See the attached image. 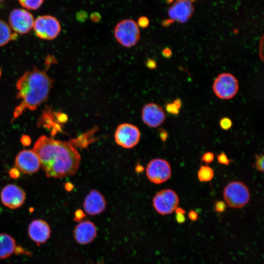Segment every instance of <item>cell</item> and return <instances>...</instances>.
Instances as JSON below:
<instances>
[{"label":"cell","instance_id":"36","mask_svg":"<svg viewBox=\"0 0 264 264\" xmlns=\"http://www.w3.org/2000/svg\"><path fill=\"white\" fill-rule=\"evenodd\" d=\"M159 131H160L159 135H160V137L161 139L163 141H165L168 137V133L167 132V131H166L165 130L162 129H160Z\"/></svg>","mask_w":264,"mask_h":264},{"label":"cell","instance_id":"7","mask_svg":"<svg viewBox=\"0 0 264 264\" xmlns=\"http://www.w3.org/2000/svg\"><path fill=\"white\" fill-rule=\"evenodd\" d=\"M179 198L175 191L170 189L158 192L153 199V204L157 213L163 215L172 213L177 208Z\"/></svg>","mask_w":264,"mask_h":264},{"label":"cell","instance_id":"22","mask_svg":"<svg viewBox=\"0 0 264 264\" xmlns=\"http://www.w3.org/2000/svg\"><path fill=\"white\" fill-rule=\"evenodd\" d=\"M181 105V101L177 99L175 100L173 102L167 104L165 106L166 110L167 112L171 114L177 115Z\"/></svg>","mask_w":264,"mask_h":264},{"label":"cell","instance_id":"8","mask_svg":"<svg viewBox=\"0 0 264 264\" xmlns=\"http://www.w3.org/2000/svg\"><path fill=\"white\" fill-rule=\"evenodd\" d=\"M8 21L9 26L16 33L25 34L33 27L34 19L29 11L17 8L10 12Z\"/></svg>","mask_w":264,"mask_h":264},{"label":"cell","instance_id":"37","mask_svg":"<svg viewBox=\"0 0 264 264\" xmlns=\"http://www.w3.org/2000/svg\"><path fill=\"white\" fill-rule=\"evenodd\" d=\"M84 214L82 210H78L76 211L75 213L74 220H80L84 217Z\"/></svg>","mask_w":264,"mask_h":264},{"label":"cell","instance_id":"12","mask_svg":"<svg viewBox=\"0 0 264 264\" xmlns=\"http://www.w3.org/2000/svg\"><path fill=\"white\" fill-rule=\"evenodd\" d=\"M26 198L25 192L15 184H9L2 190L0 198L5 206L12 209L21 207L24 202Z\"/></svg>","mask_w":264,"mask_h":264},{"label":"cell","instance_id":"14","mask_svg":"<svg viewBox=\"0 0 264 264\" xmlns=\"http://www.w3.org/2000/svg\"><path fill=\"white\" fill-rule=\"evenodd\" d=\"M194 11L192 2L188 0L176 1L168 10V15L173 21L183 23L191 17Z\"/></svg>","mask_w":264,"mask_h":264},{"label":"cell","instance_id":"39","mask_svg":"<svg viewBox=\"0 0 264 264\" xmlns=\"http://www.w3.org/2000/svg\"><path fill=\"white\" fill-rule=\"evenodd\" d=\"M65 188L67 191H69L73 188V185L71 183L68 182L66 184Z\"/></svg>","mask_w":264,"mask_h":264},{"label":"cell","instance_id":"32","mask_svg":"<svg viewBox=\"0 0 264 264\" xmlns=\"http://www.w3.org/2000/svg\"><path fill=\"white\" fill-rule=\"evenodd\" d=\"M22 144L24 146H28L31 143V139L27 135H23L21 139Z\"/></svg>","mask_w":264,"mask_h":264},{"label":"cell","instance_id":"27","mask_svg":"<svg viewBox=\"0 0 264 264\" xmlns=\"http://www.w3.org/2000/svg\"><path fill=\"white\" fill-rule=\"evenodd\" d=\"M214 159V154L210 152H207L204 153L201 157V160L207 163L212 162Z\"/></svg>","mask_w":264,"mask_h":264},{"label":"cell","instance_id":"40","mask_svg":"<svg viewBox=\"0 0 264 264\" xmlns=\"http://www.w3.org/2000/svg\"><path fill=\"white\" fill-rule=\"evenodd\" d=\"M173 0H175V1H178V0H188V1H195L196 0H169V1L170 2H172V1Z\"/></svg>","mask_w":264,"mask_h":264},{"label":"cell","instance_id":"4","mask_svg":"<svg viewBox=\"0 0 264 264\" xmlns=\"http://www.w3.org/2000/svg\"><path fill=\"white\" fill-rule=\"evenodd\" d=\"M140 33L137 23L130 19L120 21L114 29L116 41L126 47H130L136 44L140 38Z\"/></svg>","mask_w":264,"mask_h":264},{"label":"cell","instance_id":"13","mask_svg":"<svg viewBox=\"0 0 264 264\" xmlns=\"http://www.w3.org/2000/svg\"><path fill=\"white\" fill-rule=\"evenodd\" d=\"M141 114L144 123L151 128L160 126L166 119L163 109L155 103H151L145 105L142 108Z\"/></svg>","mask_w":264,"mask_h":264},{"label":"cell","instance_id":"6","mask_svg":"<svg viewBox=\"0 0 264 264\" xmlns=\"http://www.w3.org/2000/svg\"><path fill=\"white\" fill-rule=\"evenodd\" d=\"M33 28L38 37L47 40L56 38L61 30L59 21L55 17L50 15L38 17L34 20Z\"/></svg>","mask_w":264,"mask_h":264},{"label":"cell","instance_id":"2","mask_svg":"<svg viewBox=\"0 0 264 264\" xmlns=\"http://www.w3.org/2000/svg\"><path fill=\"white\" fill-rule=\"evenodd\" d=\"M54 63H56L55 57L48 55L45 58L43 69L34 66L18 79L16 85V98L20 100V103L14 110L12 120L27 110H36L47 100L54 82L47 72Z\"/></svg>","mask_w":264,"mask_h":264},{"label":"cell","instance_id":"38","mask_svg":"<svg viewBox=\"0 0 264 264\" xmlns=\"http://www.w3.org/2000/svg\"><path fill=\"white\" fill-rule=\"evenodd\" d=\"M176 214H184L185 211L181 207H177L175 210Z\"/></svg>","mask_w":264,"mask_h":264},{"label":"cell","instance_id":"19","mask_svg":"<svg viewBox=\"0 0 264 264\" xmlns=\"http://www.w3.org/2000/svg\"><path fill=\"white\" fill-rule=\"evenodd\" d=\"M17 37V34L12 32L9 25L4 21L0 20V46L6 45Z\"/></svg>","mask_w":264,"mask_h":264},{"label":"cell","instance_id":"33","mask_svg":"<svg viewBox=\"0 0 264 264\" xmlns=\"http://www.w3.org/2000/svg\"><path fill=\"white\" fill-rule=\"evenodd\" d=\"M162 54L164 57L168 58L171 57L172 51L170 48L165 47L162 50Z\"/></svg>","mask_w":264,"mask_h":264},{"label":"cell","instance_id":"41","mask_svg":"<svg viewBox=\"0 0 264 264\" xmlns=\"http://www.w3.org/2000/svg\"><path fill=\"white\" fill-rule=\"evenodd\" d=\"M5 0H0V4L3 2Z\"/></svg>","mask_w":264,"mask_h":264},{"label":"cell","instance_id":"15","mask_svg":"<svg viewBox=\"0 0 264 264\" xmlns=\"http://www.w3.org/2000/svg\"><path fill=\"white\" fill-rule=\"evenodd\" d=\"M106 201L102 194L96 190H92L86 197L84 202L85 211L89 215H95L105 210Z\"/></svg>","mask_w":264,"mask_h":264},{"label":"cell","instance_id":"24","mask_svg":"<svg viewBox=\"0 0 264 264\" xmlns=\"http://www.w3.org/2000/svg\"><path fill=\"white\" fill-rule=\"evenodd\" d=\"M264 157L263 154L257 155L254 165L256 169L262 172H264Z\"/></svg>","mask_w":264,"mask_h":264},{"label":"cell","instance_id":"20","mask_svg":"<svg viewBox=\"0 0 264 264\" xmlns=\"http://www.w3.org/2000/svg\"><path fill=\"white\" fill-rule=\"evenodd\" d=\"M214 176L213 169L208 166H201L198 170V177L200 182L210 181Z\"/></svg>","mask_w":264,"mask_h":264},{"label":"cell","instance_id":"31","mask_svg":"<svg viewBox=\"0 0 264 264\" xmlns=\"http://www.w3.org/2000/svg\"><path fill=\"white\" fill-rule=\"evenodd\" d=\"M145 65L149 69H154L157 66L155 61L153 59H148L145 62Z\"/></svg>","mask_w":264,"mask_h":264},{"label":"cell","instance_id":"34","mask_svg":"<svg viewBox=\"0 0 264 264\" xmlns=\"http://www.w3.org/2000/svg\"><path fill=\"white\" fill-rule=\"evenodd\" d=\"M188 217L192 221H196L198 219V215L196 211L191 210L188 213Z\"/></svg>","mask_w":264,"mask_h":264},{"label":"cell","instance_id":"17","mask_svg":"<svg viewBox=\"0 0 264 264\" xmlns=\"http://www.w3.org/2000/svg\"><path fill=\"white\" fill-rule=\"evenodd\" d=\"M96 235V228L94 224L89 221L79 223L74 230V237L81 244H87L94 239Z\"/></svg>","mask_w":264,"mask_h":264},{"label":"cell","instance_id":"10","mask_svg":"<svg viewBox=\"0 0 264 264\" xmlns=\"http://www.w3.org/2000/svg\"><path fill=\"white\" fill-rule=\"evenodd\" d=\"M172 174L169 162L163 159L156 158L151 160L146 168V175L153 183L160 184L168 180Z\"/></svg>","mask_w":264,"mask_h":264},{"label":"cell","instance_id":"18","mask_svg":"<svg viewBox=\"0 0 264 264\" xmlns=\"http://www.w3.org/2000/svg\"><path fill=\"white\" fill-rule=\"evenodd\" d=\"M16 242L10 235L0 234V259L9 257L16 249Z\"/></svg>","mask_w":264,"mask_h":264},{"label":"cell","instance_id":"11","mask_svg":"<svg viewBox=\"0 0 264 264\" xmlns=\"http://www.w3.org/2000/svg\"><path fill=\"white\" fill-rule=\"evenodd\" d=\"M15 165L23 173L32 174L39 169L41 163L38 155L33 150H23L17 155Z\"/></svg>","mask_w":264,"mask_h":264},{"label":"cell","instance_id":"1","mask_svg":"<svg viewBox=\"0 0 264 264\" xmlns=\"http://www.w3.org/2000/svg\"><path fill=\"white\" fill-rule=\"evenodd\" d=\"M33 150L38 155L41 166L47 177L72 176L79 169L81 156L68 142L42 135L35 142Z\"/></svg>","mask_w":264,"mask_h":264},{"label":"cell","instance_id":"35","mask_svg":"<svg viewBox=\"0 0 264 264\" xmlns=\"http://www.w3.org/2000/svg\"><path fill=\"white\" fill-rule=\"evenodd\" d=\"M176 219L178 223H183L185 222L186 219L184 214H176Z\"/></svg>","mask_w":264,"mask_h":264},{"label":"cell","instance_id":"42","mask_svg":"<svg viewBox=\"0 0 264 264\" xmlns=\"http://www.w3.org/2000/svg\"><path fill=\"white\" fill-rule=\"evenodd\" d=\"M1 70H0V77H1Z\"/></svg>","mask_w":264,"mask_h":264},{"label":"cell","instance_id":"5","mask_svg":"<svg viewBox=\"0 0 264 264\" xmlns=\"http://www.w3.org/2000/svg\"><path fill=\"white\" fill-rule=\"evenodd\" d=\"M239 88V82L235 76L229 73H222L215 79L213 90L220 99L227 100L233 98Z\"/></svg>","mask_w":264,"mask_h":264},{"label":"cell","instance_id":"29","mask_svg":"<svg viewBox=\"0 0 264 264\" xmlns=\"http://www.w3.org/2000/svg\"><path fill=\"white\" fill-rule=\"evenodd\" d=\"M9 174L11 178L17 179L20 176L19 170L16 167H13L11 169L9 172Z\"/></svg>","mask_w":264,"mask_h":264},{"label":"cell","instance_id":"3","mask_svg":"<svg viewBox=\"0 0 264 264\" xmlns=\"http://www.w3.org/2000/svg\"><path fill=\"white\" fill-rule=\"evenodd\" d=\"M223 196L227 204L231 208H241L249 201L250 194L247 186L241 181H232L224 188Z\"/></svg>","mask_w":264,"mask_h":264},{"label":"cell","instance_id":"25","mask_svg":"<svg viewBox=\"0 0 264 264\" xmlns=\"http://www.w3.org/2000/svg\"><path fill=\"white\" fill-rule=\"evenodd\" d=\"M217 159L219 163L223 165H228L231 162L224 152H221L218 155Z\"/></svg>","mask_w":264,"mask_h":264},{"label":"cell","instance_id":"28","mask_svg":"<svg viewBox=\"0 0 264 264\" xmlns=\"http://www.w3.org/2000/svg\"><path fill=\"white\" fill-rule=\"evenodd\" d=\"M58 123L63 124L67 122L68 117L66 114L62 112L54 113Z\"/></svg>","mask_w":264,"mask_h":264},{"label":"cell","instance_id":"26","mask_svg":"<svg viewBox=\"0 0 264 264\" xmlns=\"http://www.w3.org/2000/svg\"><path fill=\"white\" fill-rule=\"evenodd\" d=\"M226 208V204L223 201H218L215 203V210L218 213L224 212Z\"/></svg>","mask_w":264,"mask_h":264},{"label":"cell","instance_id":"9","mask_svg":"<svg viewBox=\"0 0 264 264\" xmlns=\"http://www.w3.org/2000/svg\"><path fill=\"white\" fill-rule=\"evenodd\" d=\"M140 138V132L137 127L129 123L118 126L114 134L116 143L125 148H132L137 145Z\"/></svg>","mask_w":264,"mask_h":264},{"label":"cell","instance_id":"21","mask_svg":"<svg viewBox=\"0 0 264 264\" xmlns=\"http://www.w3.org/2000/svg\"><path fill=\"white\" fill-rule=\"evenodd\" d=\"M20 4L28 10H37L42 5L44 0H18Z\"/></svg>","mask_w":264,"mask_h":264},{"label":"cell","instance_id":"30","mask_svg":"<svg viewBox=\"0 0 264 264\" xmlns=\"http://www.w3.org/2000/svg\"><path fill=\"white\" fill-rule=\"evenodd\" d=\"M149 21L146 17H142L138 19V25L142 27L145 28L148 26Z\"/></svg>","mask_w":264,"mask_h":264},{"label":"cell","instance_id":"23","mask_svg":"<svg viewBox=\"0 0 264 264\" xmlns=\"http://www.w3.org/2000/svg\"><path fill=\"white\" fill-rule=\"evenodd\" d=\"M220 126L224 130L230 129L232 126V121L228 117H224L220 119Z\"/></svg>","mask_w":264,"mask_h":264},{"label":"cell","instance_id":"16","mask_svg":"<svg viewBox=\"0 0 264 264\" xmlns=\"http://www.w3.org/2000/svg\"><path fill=\"white\" fill-rule=\"evenodd\" d=\"M28 232L30 238L39 244L45 242L49 238L51 229L45 221L38 219L30 223Z\"/></svg>","mask_w":264,"mask_h":264}]
</instances>
